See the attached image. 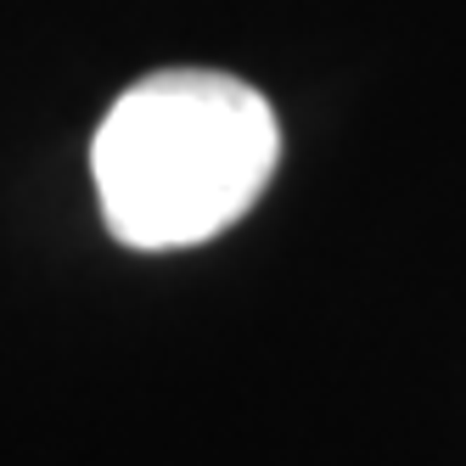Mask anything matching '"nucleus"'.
Wrapping results in <instances>:
<instances>
[{"instance_id":"1","label":"nucleus","mask_w":466,"mask_h":466,"mask_svg":"<svg viewBox=\"0 0 466 466\" xmlns=\"http://www.w3.org/2000/svg\"><path fill=\"white\" fill-rule=\"evenodd\" d=\"M281 124L270 102L214 68H163L129 85L90 141L107 230L136 253L214 242L270 186Z\"/></svg>"}]
</instances>
